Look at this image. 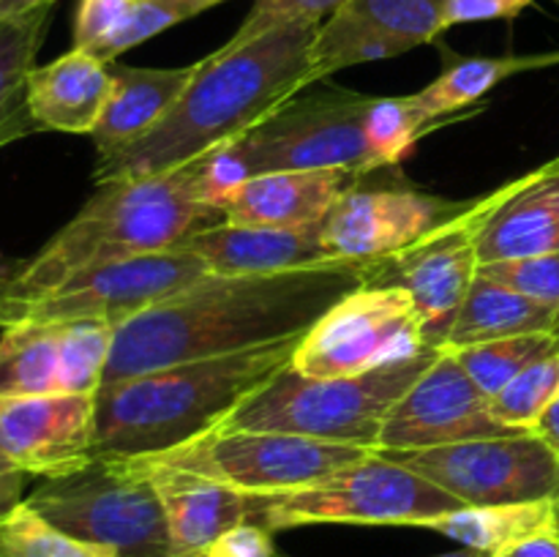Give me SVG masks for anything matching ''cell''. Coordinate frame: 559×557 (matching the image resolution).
Wrapping results in <instances>:
<instances>
[{"label": "cell", "instance_id": "4316f807", "mask_svg": "<svg viewBox=\"0 0 559 557\" xmlns=\"http://www.w3.org/2000/svg\"><path fill=\"white\" fill-rule=\"evenodd\" d=\"M557 522V500L508 502V506H462L453 511L429 517L415 528L435 530L453 538L464 549L495 555L511 541Z\"/></svg>", "mask_w": 559, "mask_h": 557}, {"label": "cell", "instance_id": "d6986e66", "mask_svg": "<svg viewBox=\"0 0 559 557\" xmlns=\"http://www.w3.org/2000/svg\"><path fill=\"white\" fill-rule=\"evenodd\" d=\"M360 173L349 169H289L254 175L235 186L218 208L229 224L243 227H311L331 213Z\"/></svg>", "mask_w": 559, "mask_h": 557}, {"label": "cell", "instance_id": "ee69618b", "mask_svg": "<svg viewBox=\"0 0 559 557\" xmlns=\"http://www.w3.org/2000/svg\"><path fill=\"white\" fill-rule=\"evenodd\" d=\"M58 0H0V25L11 20H20V16L31 14V11L41 9V5H52Z\"/></svg>", "mask_w": 559, "mask_h": 557}, {"label": "cell", "instance_id": "d590c367", "mask_svg": "<svg viewBox=\"0 0 559 557\" xmlns=\"http://www.w3.org/2000/svg\"><path fill=\"white\" fill-rule=\"evenodd\" d=\"M347 0H254L251 11L246 14L243 25L238 27L229 44H243L257 38L260 33L271 31V27L284 25V22L309 20V22H325L328 16L336 14Z\"/></svg>", "mask_w": 559, "mask_h": 557}, {"label": "cell", "instance_id": "ba28073f", "mask_svg": "<svg viewBox=\"0 0 559 557\" xmlns=\"http://www.w3.org/2000/svg\"><path fill=\"white\" fill-rule=\"evenodd\" d=\"M374 96L322 87L293 96L260 126L224 145L246 180L289 169H349L369 175L377 167L366 140V112Z\"/></svg>", "mask_w": 559, "mask_h": 557}, {"label": "cell", "instance_id": "8992f818", "mask_svg": "<svg viewBox=\"0 0 559 557\" xmlns=\"http://www.w3.org/2000/svg\"><path fill=\"white\" fill-rule=\"evenodd\" d=\"M25 502L52 528L115 557H173L162 497L131 457H96L44 478Z\"/></svg>", "mask_w": 559, "mask_h": 557}, {"label": "cell", "instance_id": "52a82bcc", "mask_svg": "<svg viewBox=\"0 0 559 557\" xmlns=\"http://www.w3.org/2000/svg\"><path fill=\"white\" fill-rule=\"evenodd\" d=\"M413 470L371 451L311 486L251 495V519L271 533L306 524H396L415 528L429 517L462 508Z\"/></svg>", "mask_w": 559, "mask_h": 557}, {"label": "cell", "instance_id": "f1b7e54d", "mask_svg": "<svg viewBox=\"0 0 559 557\" xmlns=\"http://www.w3.org/2000/svg\"><path fill=\"white\" fill-rule=\"evenodd\" d=\"M445 5L448 0H347L336 14L415 49L445 33Z\"/></svg>", "mask_w": 559, "mask_h": 557}, {"label": "cell", "instance_id": "484cf974", "mask_svg": "<svg viewBox=\"0 0 559 557\" xmlns=\"http://www.w3.org/2000/svg\"><path fill=\"white\" fill-rule=\"evenodd\" d=\"M559 63V52L544 55H506V58H462L445 66L440 76L424 91L413 93L409 102L426 120L437 123L456 109L480 102L495 85L522 71L546 69Z\"/></svg>", "mask_w": 559, "mask_h": 557}, {"label": "cell", "instance_id": "9c48e42d", "mask_svg": "<svg viewBox=\"0 0 559 557\" xmlns=\"http://www.w3.org/2000/svg\"><path fill=\"white\" fill-rule=\"evenodd\" d=\"M369 453L358 446L278 435V431L211 429L183 446L162 453H145V457L246 495H276V491L317 484L336 470L360 462Z\"/></svg>", "mask_w": 559, "mask_h": 557}, {"label": "cell", "instance_id": "f6af8a7d", "mask_svg": "<svg viewBox=\"0 0 559 557\" xmlns=\"http://www.w3.org/2000/svg\"><path fill=\"white\" fill-rule=\"evenodd\" d=\"M437 557H489L484 552H475V549H462V552H448V555H437Z\"/></svg>", "mask_w": 559, "mask_h": 557}, {"label": "cell", "instance_id": "836d02e7", "mask_svg": "<svg viewBox=\"0 0 559 557\" xmlns=\"http://www.w3.org/2000/svg\"><path fill=\"white\" fill-rule=\"evenodd\" d=\"M222 3H227V0H134L120 31L104 44L96 58L102 63H115L118 55L129 52L136 44L147 42V38L180 25V22L194 20V16L205 14Z\"/></svg>", "mask_w": 559, "mask_h": 557}, {"label": "cell", "instance_id": "4fadbf2b", "mask_svg": "<svg viewBox=\"0 0 559 557\" xmlns=\"http://www.w3.org/2000/svg\"><path fill=\"white\" fill-rule=\"evenodd\" d=\"M205 276H211L205 262L183 251L134 257L69 278L44 298L22 306L16 322H104L118 331Z\"/></svg>", "mask_w": 559, "mask_h": 557}, {"label": "cell", "instance_id": "3957f363", "mask_svg": "<svg viewBox=\"0 0 559 557\" xmlns=\"http://www.w3.org/2000/svg\"><path fill=\"white\" fill-rule=\"evenodd\" d=\"M205 158L162 175L98 183L74 218L47 240L14 278V322L22 306L93 268L173 251L191 235L227 222L202 200Z\"/></svg>", "mask_w": 559, "mask_h": 557}, {"label": "cell", "instance_id": "7402d4cb", "mask_svg": "<svg viewBox=\"0 0 559 557\" xmlns=\"http://www.w3.org/2000/svg\"><path fill=\"white\" fill-rule=\"evenodd\" d=\"M197 71H200V60L191 66H178V69H140V66L109 63L112 87L91 134L98 158L112 156L151 134L178 102L180 93L189 87Z\"/></svg>", "mask_w": 559, "mask_h": 557}, {"label": "cell", "instance_id": "5b68a950", "mask_svg": "<svg viewBox=\"0 0 559 557\" xmlns=\"http://www.w3.org/2000/svg\"><path fill=\"white\" fill-rule=\"evenodd\" d=\"M437 355L440 347H426L413 358L374 371L328 380L300 375L289 360L260 391L246 396L216 429L278 431L374 451L388 410Z\"/></svg>", "mask_w": 559, "mask_h": 557}, {"label": "cell", "instance_id": "1f68e13d", "mask_svg": "<svg viewBox=\"0 0 559 557\" xmlns=\"http://www.w3.org/2000/svg\"><path fill=\"white\" fill-rule=\"evenodd\" d=\"M429 129L431 120L413 107L409 96H374L366 112V140L377 167H393L402 162Z\"/></svg>", "mask_w": 559, "mask_h": 557}, {"label": "cell", "instance_id": "83f0119b", "mask_svg": "<svg viewBox=\"0 0 559 557\" xmlns=\"http://www.w3.org/2000/svg\"><path fill=\"white\" fill-rule=\"evenodd\" d=\"M453 358L462 364L469 380L478 386L484 396H497L513 377L522 375L527 366L559 353V333H533V336L497 339V342L473 344V347L451 349Z\"/></svg>", "mask_w": 559, "mask_h": 557}, {"label": "cell", "instance_id": "60d3db41", "mask_svg": "<svg viewBox=\"0 0 559 557\" xmlns=\"http://www.w3.org/2000/svg\"><path fill=\"white\" fill-rule=\"evenodd\" d=\"M489 557H559V528L546 524V528L533 530V533L522 535V538L511 541L502 549H497Z\"/></svg>", "mask_w": 559, "mask_h": 557}, {"label": "cell", "instance_id": "603a6c76", "mask_svg": "<svg viewBox=\"0 0 559 557\" xmlns=\"http://www.w3.org/2000/svg\"><path fill=\"white\" fill-rule=\"evenodd\" d=\"M109 63L71 47L52 63L36 66L27 80V104L38 131L93 134L107 104Z\"/></svg>", "mask_w": 559, "mask_h": 557}, {"label": "cell", "instance_id": "5bb4252c", "mask_svg": "<svg viewBox=\"0 0 559 557\" xmlns=\"http://www.w3.org/2000/svg\"><path fill=\"white\" fill-rule=\"evenodd\" d=\"M508 435H519V429L491 415L489 396L478 391L451 349H440L424 375L388 410L374 453L429 451Z\"/></svg>", "mask_w": 559, "mask_h": 557}, {"label": "cell", "instance_id": "7c38bea8", "mask_svg": "<svg viewBox=\"0 0 559 557\" xmlns=\"http://www.w3.org/2000/svg\"><path fill=\"white\" fill-rule=\"evenodd\" d=\"M380 457L413 470L464 506L559 500V457L535 431Z\"/></svg>", "mask_w": 559, "mask_h": 557}, {"label": "cell", "instance_id": "9a60e30c", "mask_svg": "<svg viewBox=\"0 0 559 557\" xmlns=\"http://www.w3.org/2000/svg\"><path fill=\"white\" fill-rule=\"evenodd\" d=\"M112 342L104 322H11L0 333V396L96 393Z\"/></svg>", "mask_w": 559, "mask_h": 557}, {"label": "cell", "instance_id": "4dcf8cb0", "mask_svg": "<svg viewBox=\"0 0 559 557\" xmlns=\"http://www.w3.org/2000/svg\"><path fill=\"white\" fill-rule=\"evenodd\" d=\"M559 393V353L538 364L527 366L519 377H513L497 396L489 399L491 415L500 424L519 431H533L540 415L549 410Z\"/></svg>", "mask_w": 559, "mask_h": 557}, {"label": "cell", "instance_id": "8fae6325", "mask_svg": "<svg viewBox=\"0 0 559 557\" xmlns=\"http://www.w3.org/2000/svg\"><path fill=\"white\" fill-rule=\"evenodd\" d=\"M516 186L519 178L491 194L478 197L467 213L420 238L418 244L369 262L364 287H399L413 295L426 347L442 349L445 344L448 328L478 278L480 227Z\"/></svg>", "mask_w": 559, "mask_h": 557}, {"label": "cell", "instance_id": "6da1fadb", "mask_svg": "<svg viewBox=\"0 0 559 557\" xmlns=\"http://www.w3.org/2000/svg\"><path fill=\"white\" fill-rule=\"evenodd\" d=\"M366 273L369 262L349 260L257 276L211 273L115 331L102 388L304 336L344 295L364 287Z\"/></svg>", "mask_w": 559, "mask_h": 557}, {"label": "cell", "instance_id": "7dc6e473", "mask_svg": "<svg viewBox=\"0 0 559 557\" xmlns=\"http://www.w3.org/2000/svg\"><path fill=\"white\" fill-rule=\"evenodd\" d=\"M284 557H287V555H284Z\"/></svg>", "mask_w": 559, "mask_h": 557}, {"label": "cell", "instance_id": "d4e9b609", "mask_svg": "<svg viewBox=\"0 0 559 557\" xmlns=\"http://www.w3.org/2000/svg\"><path fill=\"white\" fill-rule=\"evenodd\" d=\"M52 5L0 25V147L38 131L27 104V80L52 22Z\"/></svg>", "mask_w": 559, "mask_h": 557}, {"label": "cell", "instance_id": "8d00e7d4", "mask_svg": "<svg viewBox=\"0 0 559 557\" xmlns=\"http://www.w3.org/2000/svg\"><path fill=\"white\" fill-rule=\"evenodd\" d=\"M134 0H80L74 14V49L96 58L120 31Z\"/></svg>", "mask_w": 559, "mask_h": 557}, {"label": "cell", "instance_id": "2e32d148", "mask_svg": "<svg viewBox=\"0 0 559 557\" xmlns=\"http://www.w3.org/2000/svg\"><path fill=\"white\" fill-rule=\"evenodd\" d=\"M475 205L418 189H371L360 178L344 191L320 224L322 246L333 262H371L391 257Z\"/></svg>", "mask_w": 559, "mask_h": 557}, {"label": "cell", "instance_id": "cb8c5ba5", "mask_svg": "<svg viewBox=\"0 0 559 557\" xmlns=\"http://www.w3.org/2000/svg\"><path fill=\"white\" fill-rule=\"evenodd\" d=\"M533 333H559V309L478 276L448 328L442 349L473 347Z\"/></svg>", "mask_w": 559, "mask_h": 557}, {"label": "cell", "instance_id": "ab89813d", "mask_svg": "<svg viewBox=\"0 0 559 557\" xmlns=\"http://www.w3.org/2000/svg\"><path fill=\"white\" fill-rule=\"evenodd\" d=\"M31 475L0 448V524L27 500L25 486Z\"/></svg>", "mask_w": 559, "mask_h": 557}, {"label": "cell", "instance_id": "277c9868", "mask_svg": "<svg viewBox=\"0 0 559 557\" xmlns=\"http://www.w3.org/2000/svg\"><path fill=\"white\" fill-rule=\"evenodd\" d=\"M304 336L164 366L96 391V457H145L216 429L293 360Z\"/></svg>", "mask_w": 559, "mask_h": 557}, {"label": "cell", "instance_id": "d6a6232c", "mask_svg": "<svg viewBox=\"0 0 559 557\" xmlns=\"http://www.w3.org/2000/svg\"><path fill=\"white\" fill-rule=\"evenodd\" d=\"M0 557H115L98 546L85 544L63 530L52 528L38 517L27 502H22L0 524Z\"/></svg>", "mask_w": 559, "mask_h": 557}, {"label": "cell", "instance_id": "7a4b0ae2", "mask_svg": "<svg viewBox=\"0 0 559 557\" xmlns=\"http://www.w3.org/2000/svg\"><path fill=\"white\" fill-rule=\"evenodd\" d=\"M322 22L295 20L205 60L162 123L134 145L102 156L93 180L109 183L178 169L229 145L311 85V47Z\"/></svg>", "mask_w": 559, "mask_h": 557}, {"label": "cell", "instance_id": "44dd1931", "mask_svg": "<svg viewBox=\"0 0 559 557\" xmlns=\"http://www.w3.org/2000/svg\"><path fill=\"white\" fill-rule=\"evenodd\" d=\"M555 251H559V158L522 175L478 235L480 265Z\"/></svg>", "mask_w": 559, "mask_h": 557}, {"label": "cell", "instance_id": "ffe728a7", "mask_svg": "<svg viewBox=\"0 0 559 557\" xmlns=\"http://www.w3.org/2000/svg\"><path fill=\"white\" fill-rule=\"evenodd\" d=\"M156 484L167 517L173 557H200L218 535L251 519V495L147 457H131Z\"/></svg>", "mask_w": 559, "mask_h": 557}, {"label": "cell", "instance_id": "e0dca14e", "mask_svg": "<svg viewBox=\"0 0 559 557\" xmlns=\"http://www.w3.org/2000/svg\"><path fill=\"white\" fill-rule=\"evenodd\" d=\"M0 448L31 478H58L96 459V393L0 396Z\"/></svg>", "mask_w": 559, "mask_h": 557}, {"label": "cell", "instance_id": "f546056e", "mask_svg": "<svg viewBox=\"0 0 559 557\" xmlns=\"http://www.w3.org/2000/svg\"><path fill=\"white\" fill-rule=\"evenodd\" d=\"M404 52H409V49L402 42H396V38L371 31V27L355 25V22L333 14L317 31L314 47H311L309 80L314 85V82L328 80L336 71L349 69V66L388 60Z\"/></svg>", "mask_w": 559, "mask_h": 557}, {"label": "cell", "instance_id": "30bf717a", "mask_svg": "<svg viewBox=\"0 0 559 557\" xmlns=\"http://www.w3.org/2000/svg\"><path fill=\"white\" fill-rule=\"evenodd\" d=\"M426 349L413 295L399 287H358L325 311L293 355L306 377H353Z\"/></svg>", "mask_w": 559, "mask_h": 557}, {"label": "cell", "instance_id": "bcb514c9", "mask_svg": "<svg viewBox=\"0 0 559 557\" xmlns=\"http://www.w3.org/2000/svg\"><path fill=\"white\" fill-rule=\"evenodd\" d=\"M557 528H559V500H557Z\"/></svg>", "mask_w": 559, "mask_h": 557}, {"label": "cell", "instance_id": "7bdbcfd3", "mask_svg": "<svg viewBox=\"0 0 559 557\" xmlns=\"http://www.w3.org/2000/svg\"><path fill=\"white\" fill-rule=\"evenodd\" d=\"M533 431L559 457V393L555 402L549 404V410L540 415L538 424L533 426Z\"/></svg>", "mask_w": 559, "mask_h": 557}, {"label": "cell", "instance_id": "74e56055", "mask_svg": "<svg viewBox=\"0 0 559 557\" xmlns=\"http://www.w3.org/2000/svg\"><path fill=\"white\" fill-rule=\"evenodd\" d=\"M200 557H284L273 546V533L262 524L243 522L218 535Z\"/></svg>", "mask_w": 559, "mask_h": 557}, {"label": "cell", "instance_id": "ac0fdd59", "mask_svg": "<svg viewBox=\"0 0 559 557\" xmlns=\"http://www.w3.org/2000/svg\"><path fill=\"white\" fill-rule=\"evenodd\" d=\"M322 224V222H320ZM320 224L311 227H243L216 224L191 235L173 251L194 254L213 276H257L333 262L322 246Z\"/></svg>", "mask_w": 559, "mask_h": 557}, {"label": "cell", "instance_id": "f35d334b", "mask_svg": "<svg viewBox=\"0 0 559 557\" xmlns=\"http://www.w3.org/2000/svg\"><path fill=\"white\" fill-rule=\"evenodd\" d=\"M533 0H448L445 31L453 25H467V22L513 20Z\"/></svg>", "mask_w": 559, "mask_h": 557}, {"label": "cell", "instance_id": "b9f144b4", "mask_svg": "<svg viewBox=\"0 0 559 557\" xmlns=\"http://www.w3.org/2000/svg\"><path fill=\"white\" fill-rule=\"evenodd\" d=\"M22 262H11L0 257V328L14 322V300H11V289H14V278L20 273Z\"/></svg>", "mask_w": 559, "mask_h": 557}, {"label": "cell", "instance_id": "e575fe53", "mask_svg": "<svg viewBox=\"0 0 559 557\" xmlns=\"http://www.w3.org/2000/svg\"><path fill=\"white\" fill-rule=\"evenodd\" d=\"M478 276L559 309V251L522 257V260L484 262L478 268Z\"/></svg>", "mask_w": 559, "mask_h": 557}]
</instances>
